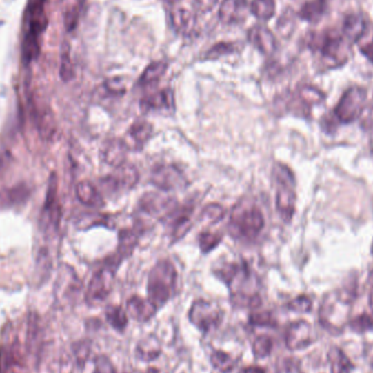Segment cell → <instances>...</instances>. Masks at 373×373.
I'll use <instances>...</instances> for the list:
<instances>
[{"mask_svg": "<svg viewBox=\"0 0 373 373\" xmlns=\"http://www.w3.org/2000/svg\"><path fill=\"white\" fill-rule=\"evenodd\" d=\"M144 373H159V370H157V369L151 368V369H149V370L146 371V372H144Z\"/></svg>", "mask_w": 373, "mask_h": 373, "instance_id": "49", "label": "cell"}, {"mask_svg": "<svg viewBox=\"0 0 373 373\" xmlns=\"http://www.w3.org/2000/svg\"><path fill=\"white\" fill-rule=\"evenodd\" d=\"M43 222L48 226H58L61 219V211L57 204V179L55 174L50 176L48 183V196L45 199L42 211Z\"/></svg>", "mask_w": 373, "mask_h": 373, "instance_id": "19", "label": "cell"}, {"mask_svg": "<svg viewBox=\"0 0 373 373\" xmlns=\"http://www.w3.org/2000/svg\"><path fill=\"white\" fill-rule=\"evenodd\" d=\"M350 329L357 333H363L373 329V318L369 314H361L350 322Z\"/></svg>", "mask_w": 373, "mask_h": 373, "instance_id": "38", "label": "cell"}, {"mask_svg": "<svg viewBox=\"0 0 373 373\" xmlns=\"http://www.w3.org/2000/svg\"><path fill=\"white\" fill-rule=\"evenodd\" d=\"M151 183L162 191L179 190L188 185L183 170L174 164L155 165L152 168Z\"/></svg>", "mask_w": 373, "mask_h": 373, "instance_id": "10", "label": "cell"}, {"mask_svg": "<svg viewBox=\"0 0 373 373\" xmlns=\"http://www.w3.org/2000/svg\"><path fill=\"white\" fill-rule=\"evenodd\" d=\"M298 97L307 108H310L311 105L319 104L324 99L323 93L313 86H303V89L299 90Z\"/></svg>", "mask_w": 373, "mask_h": 373, "instance_id": "35", "label": "cell"}, {"mask_svg": "<svg viewBox=\"0 0 373 373\" xmlns=\"http://www.w3.org/2000/svg\"><path fill=\"white\" fill-rule=\"evenodd\" d=\"M288 308L294 312H309L312 309V301L308 296L301 295L288 303Z\"/></svg>", "mask_w": 373, "mask_h": 373, "instance_id": "39", "label": "cell"}, {"mask_svg": "<svg viewBox=\"0 0 373 373\" xmlns=\"http://www.w3.org/2000/svg\"><path fill=\"white\" fill-rule=\"evenodd\" d=\"M367 102V91L361 86H352L339 99L334 108L337 119L342 123H350L361 117Z\"/></svg>", "mask_w": 373, "mask_h": 373, "instance_id": "7", "label": "cell"}, {"mask_svg": "<svg viewBox=\"0 0 373 373\" xmlns=\"http://www.w3.org/2000/svg\"><path fill=\"white\" fill-rule=\"evenodd\" d=\"M168 63H165V61H159L150 63L139 79V84L142 86H148L157 83L163 78V76L168 71Z\"/></svg>", "mask_w": 373, "mask_h": 373, "instance_id": "29", "label": "cell"}, {"mask_svg": "<svg viewBox=\"0 0 373 373\" xmlns=\"http://www.w3.org/2000/svg\"><path fill=\"white\" fill-rule=\"evenodd\" d=\"M265 226L263 213L256 204L237 203L230 213L228 230L239 241H252Z\"/></svg>", "mask_w": 373, "mask_h": 373, "instance_id": "3", "label": "cell"}, {"mask_svg": "<svg viewBox=\"0 0 373 373\" xmlns=\"http://www.w3.org/2000/svg\"><path fill=\"white\" fill-rule=\"evenodd\" d=\"M327 359L331 373H350L355 369V365H352L345 352L336 346L330 348Z\"/></svg>", "mask_w": 373, "mask_h": 373, "instance_id": "27", "label": "cell"}, {"mask_svg": "<svg viewBox=\"0 0 373 373\" xmlns=\"http://www.w3.org/2000/svg\"><path fill=\"white\" fill-rule=\"evenodd\" d=\"M162 348H161V343L155 336L144 337L137 345L136 356L140 361L150 363V361H155L161 355Z\"/></svg>", "mask_w": 373, "mask_h": 373, "instance_id": "26", "label": "cell"}, {"mask_svg": "<svg viewBox=\"0 0 373 373\" xmlns=\"http://www.w3.org/2000/svg\"><path fill=\"white\" fill-rule=\"evenodd\" d=\"M129 145L121 138H112L103 144L101 149V159L103 162L112 168H119L125 164L128 155Z\"/></svg>", "mask_w": 373, "mask_h": 373, "instance_id": "16", "label": "cell"}, {"mask_svg": "<svg viewBox=\"0 0 373 373\" xmlns=\"http://www.w3.org/2000/svg\"><path fill=\"white\" fill-rule=\"evenodd\" d=\"M76 194L79 201L91 208H103L105 202L102 194L93 183L88 181H80L76 187Z\"/></svg>", "mask_w": 373, "mask_h": 373, "instance_id": "24", "label": "cell"}, {"mask_svg": "<svg viewBox=\"0 0 373 373\" xmlns=\"http://www.w3.org/2000/svg\"><path fill=\"white\" fill-rule=\"evenodd\" d=\"M273 350V341L268 335H260L254 339L252 344V352L259 359H263L271 355Z\"/></svg>", "mask_w": 373, "mask_h": 373, "instance_id": "34", "label": "cell"}, {"mask_svg": "<svg viewBox=\"0 0 373 373\" xmlns=\"http://www.w3.org/2000/svg\"><path fill=\"white\" fill-rule=\"evenodd\" d=\"M369 305H370L371 310L373 312V285L371 288L370 294H369Z\"/></svg>", "mask_w": 373, "mask_h": 373, "instance_id": "48", "label": "cell"}, {"mask_svg": "<svg viewBox=\"0 0 373 373\" xmlns=\"http://www.w3.org/2000/svg\"><path fill=\"white\" fill-rule=\"evenodd\" d=\"M127 314L133 319L134 321L144 323L151 320L157 313V308L154 303L150 301L149 298L132 296L127 301Z\"/></svg>", "mask_w": 373, "mask_h": 373, "instance_id": "20", "label": "cell"}, {"mask_svg": "<svg viewBox=\"0 0 373 373\" xmlns=\"http://www.w3.org/2000/svg\"><path fill=\"white\" fill-rule=\"evenodd\" d=\"M249 321L252 325L262 326V327L276 326V320L269 311H256V312L251 313Z\"/></svg>", "mask_w": 373, "mask_h": 373, "instance_id": "36", "label": "cell"}, {"mask_svg": "<svg viewBox=\"0 0 373 373\" xmlns=\"http://www.w3.org/2000/svg\"><path fill=\"white\" fill-rule=\"evenodd\" d=\"M140 108L143 112L170 110L174 108V94L172 90L164 89L142 97Z\"/></svg>", "mask_w": 373, "mask_h": 373, "instance_id": "21", "label": "cell"}, {"mask_svg": "<svg viewBox=\"0 0 373 373\" xmlns=\"http://www.w3.org/2000/svg\"><path fill=\"white\" fill-rule=\"evenodd\" d=\"M248 41L253 48L265 56L274 54L277 48L276 39L271 30L261 24H256L248 31Z\"/></svg>", "mask_w": 373, "mask_h": 373, "instance_id": "15", "label": "cell"}, {"mask_svg": "<svg viewBox=\"0 0 373 373\" xmlns=\"http://www.w3.org/2000/svg\"><path fill=\"white\" fill-rule=\"evenodd\" d=\"M371 365H372V368H373V358H372V361H371Z\"/></svg>", "mask_w": 373, "mask_h": 373, "instance_id": "51", "label": "cell"}, {"mask_svg": "<svg viewBox=\"0 0 373 373\" xmlns=\"http://www.w3.org/2000/svg\"><path fill=\"white\" fill-rule=\"evenodd\" d=\"M3 373H23V369L18 361L13 359L12 357H9L6 359Z\"/></svg>", "mask_w": 373, "mask_h": 373, "instance_id": "44", "label": "cell"}, {"mask_svg": "<svg viewBox=\"0 0 373 373\" xmlns=\"http://www.w3.org/2000/svg\"><path fill=\"white\" fill-rule=\"evenodd\" d=\"M361 52L371 63H373V39L361 46Z\"/></svg>", "mask_w": 373, "mask_h": 373, "instance_id": "46", "label": "cell"}, {"mask_svg": "<svg viewBox=\"0 0 373 373\" xmlns=\"http://www.w3.org/2000/svg\"><path fill=\"white\" fill-rule=\"evenodd\" d=\"M127 136L134 144V149L142 150L153 136V125L144 119H138L129 127Z\"/></svg>", "mask_w": 373, "mask_h": 373, "instance_id": "25", "label": "cell"}, {"mask_svg": "<svg viewBox=\"0 0 373 373\" xmlns=\"http://www.w3.org/2000/svg\"><path fill=\"white\" fill-rule=\"evenodd\" d=\"M250 12L247 0H223L219 7V19L224 24H238L245 21Z\"/></svg>", "mask_w": 373, "mask_h": 373, "instance_id": "17", "label": "cell"}, {"mask_svg": "<svg viewBox=\"0 0 373 373\" xmlns=\"http://www.w3.org/2000/svg\"><path fill=\"white\" fill-rule=\"evenodd\" d=\"M211 363L219 372H230L237 365V359L223 350H214L211 354Z\"/></svg>", "mask_w": 373, "mask_h": 373, "instance_id": "32", "label": "cell"}, {"mask_svg": "<svg viewBox=\"0 0 373 373\" xmlns=\"http://www.w3.org/2000/svg\"><path fill=\"white\" fill-rule=\"evenodd\" d=\"M61 76L65 81H69L73 77L72 65H71L70 57L68 54L65 52L63 55V61H61Z\"/></svg>", "mask_w": 373, "mask_h": 373, "instance_id": "43", "label": "cell"}, {"mask_svg": "<svg viewBox=\"0 0 373 373\" xmlns=\"http://www.w3.org/2000/svg\"><path fill=\"white\" fill-rule=\"evenodd\" d=\"M166 1H168V3H177V1H181V0H166Z\"/></svg>", "mask_w": 373, "mask_h": 373, "instance_id": "50", "label": "cell"}, {"mask_svg": "<svg viewBox=\"0 0 373 373\" xmlns=\"http://www.w3.org/2000/svg\"><path fill=\"white\" fill-rule=\"evenodd\" d=\"M93 373H117V370L106 356H99L94 361Z\"/></svg>", "mask_w": 373, "mask_h": 373, "instance_id": "41", "label": "cell"}, {"mask_svg": "<svg viewBox=\"0 0 373 373\" xmlns=\"http://www.w3.org/2000/svg\"><path fill=\"white\" fill-rule=\"evenodd\" d=\"M199 247L202 252L209 253L219 247L223 241V236L219 232H202L198 237Z\"/></svg>", "mask_w": 373, "mask_h": 373, "instance_id": "33", "label": "cell"}, {"mask_svg": "<svg viewBox=\"0 0 373 373\" xmlns=\"http://www.w3.org/2000/svg\"><path fill=\"white\" fill-rule=\"evenodd\" d=\"M189 320L203 333L216 329L223 320V311L216 303L198 299L191 305Z\"/></svg>", "mask_w": 373, "mask_h": 373, "instance_id": "8", "label": "cell"}, {"mask_svg": "<svg viewBox=\"0 0 373 373\" xmlns=\"http://www.w3.org/2000/svg\"><path fill=\"white\" fill-rule=\"evenodd\" d=\"M116 270L114 266L106 264L93 275L86 290V303L97 305L106 301L114 286Z\"/></svg>", "mask_w": 373, "mask_h": 373, "instance_id": "9", "label": "cell"}, {"mask_svg": "<svg viewBox=\"0 0 373 373\" xmlns=\"http://www.w3.org/2000/svg\"><path fill=\"white\" fill-rule=\"evenodd\" d=\"M178 273L175 265L163 259L155 263L148 279V295L157 309L166 305L175 295Z\"/></svg>", "mask_w": 373, "mask_h": 373, "instance_id": "2", "label": "cell"}, {"mask_svg": "<svg viewBox=\"0 0 373 373\" xmlns=\"http://www.w3.org/2000/svg\"><path fill=\"white\" fill-rule=\"evenodd\" d=\"M44 1L45 0H30L29 10L26 13L28 17V31L23 43L24 57L26 61H30L35 57L39 52L37 39L41 32L44 29Z\"/></svg>", "mask_w": 373, "mask_h": 373, "instance_id": "6", "label": "cell"}, {"mask_svg": "<svg viewBox=\"0 0 373 373\" xmlns=\"http://www.w3.org/2000/svg\"><path fill=\"white\" fill-rule=\"evenodd\" d=\"M105 90L114 97H121L125 93V85L121 78H112L105 82Z\"/></svg>", "mask_w": 373, "mask_h": 373, "instance_id": "40", "label": "cell"}, {"mask_svg": "<svg viewBox=\"0 0 373 373\" xmlns=\"http://www.w3.org/2000/svg\"><path fill=\"white\" fill-rule=\"evenodd\" d=\"M273 179L276 189V210L285 223H290L296 211V181L290 168L276 163L273 168Z\"/></svg>", "mask_w": 373, "mask_h": 373, "instance_id": "4", "label": "cell"}, {"mask_svg": "<svg viewBox=\"0 0 373 373\" xmlns=\"http://www.w3.org/2000/svg\"><path fill=\"white\" fill-rule=\"evenodd\" d=\"M329 1L330 0H309L307 3H303L298 14L305 21H319L325 13Z\"/></svg>", "mask_w": 373, "mask_h": 373, "instance_id": "28", "label": "cell"}, {"mask_svg": "<svg viewBox=\"0 0 373 373\" xmlns=\"http://www.w3.org/2000/svg\"><path fill=\"white\" fill-rule=\"evenodd\" d=\"M367 22L363 17L352 13L345 18L342 33L348 43L352 44L363 39L367 31Z\"/></svg>", "mask_w": 373, "mask_h": 373, "instance_id": "23", "label": "cell"}, {"mask_svg": "<svg viewBox=\"0 0 373 373\" xmlns=\"http://www.w3.org/2000/svg\"><path fill=\"white\" fill-rule=\"evenodd\" d=\"M316 341V331L305 320L292 322L285 331V343L290 350H305Z\"/></svg>", "mask_w": 373, "mask_h": 373, "instance_id": "12", "label": "cell"}, {"mask_svg": "<svg viewBox=\"0 0 373 373\" xmlns=\"http://www.w3.org/2000/svg\"><path fill=\"white\" fill-rule=\"evenodd\" d=\"M139 204L146 214L155 215L162 221L178 203L174 199L163 196L159 193L148 192L143 194Z\"/></svg>", "mask_w": 373, "mask_h": 373, "instance_id": "14", "label": "cell"}, {"mask_svg": "<svg viewBox=\"0 0 373 373\" xmlns=\"http://www.w3.org/2000/svg\"><path fill=\"white\" fill-rule=\"evenodd\" d=\"M140 235H141V230H138L134 228L121 230L118 234L117 252H116L115 258H112L110 263L118 268L123 259L131 256V253L138 245Z\"/></svg>", "mask_w": 373, "mask_h": 373, "instance_id": "18", "label": "cell"}, {"mask_svg": "<svg viewBox=\"0 0 373 373\" xmlns=\"http://www.w3.org/2000/svg\"><path fill=\"white\" fill-rule=\"evenodd\" d=\"M139 179L140 176L136 166L125 162L119 168H116L112 174L103 178L101 183L105 191L115 193L121 190H131L136 187Z\"/></svg>", "mask_w": 373, "mask_h": 373, "instance_id": "11", "label": "cell"}, {"mask_svg": "<svg viewBox=\"0 0 373 373\" xmlns=\"http://www.w3.org/2000/svg\"><path fill=\"white\" fill-rule=\"evenodd\" d=\"M217 3H219V0H196L199 9L203 11V12H208V11L212 10L216 6Z\"/></svg>", "mask_w": 373, "mask_h": 373, "instance_id": "45", "label": "cell"}, {"mask_svg": "<svg viewBox=\"0 0 373 373\" xmlns=\"http://www.w3.org/2000/svg\"><path fill=\"white\" fill-rule=\"evenodd\" d=\"M372 253H373V245H372Z\"/></svg>", "mask_w": 373, "mask_h": 373, "instance_id": "52", "label": "cell"}, {"mask_svg": "<svg viewBox=\"0 0 373 373\" xmlns=\"http://www.w3.org/2000/svg\"><path fill=\"white\" fill-rule=\"evenodd\" d=\"M192 206L177 205L168 213L162 222L164 223L170 232L172 241H181V238L189 232L191 228V215H192Z\"/></svg>", "mask_w": 373, "mask_h": 373, "instance_id": "13", "label": "cell"}, {"mask_svg": "<svg viewBox=\"0 0 373 373\" xmlns=\"http://www.w3.org/2000/svg\"><path fill=\"white\" fill-rule=\"evenodd\" d=\"M313 50H319L329 68H337L347 63L350 45L343 33L336 30H326L313 37L310 43Z\"/></svg>", "mask_w": 373, "mask_h": 373, "instance_id": "5", "label": "cell"}, {"mask_svg": "<svg viewBox=\"0 0 373 373\" xmlns=\"http://www.w3.org/2000/svg\"><path fill=\"white\" fill-rule=\"evenodd\" d=\"M225 209L221 204L212 203L206 206L205 209L202 211V219L208 222L215 223L219 222L224 217Z\"/></svg>", "mask_w": 373, "mask_h": 373, "instance_id": "37", "label": "cell"}, {"mask_svg": "<svg viewBox=\"0 0 373 373\" xmlns=\"http://www.w3.org/2000/svg\"><path fill=\"white\" fill-rule=\"evenodd\" d=\"M170 21L178 34L189 35L196 29V14L188 9L178 8L172 10L170 13Z\"/></svg>", "mask_w": 373, "mask_h": 373, "instance_id": "22", "label": "cell"}, {"mask_svg": "<svg viewBox=\"0 0 373 373\" xmlns=\"http://www.w3.org/2000/svg\"><path fill=\"white\" fill-rule=\"evenodd\" d=\"M235 48L232 46V44L230 43H219V44L215 45L211 50L208 52L206 54V57L208 58H217L221 57V56L228 55L230 52H234Z\"/></svg>", "mask_w": 373, "mask_h": 373, "instance_id": "42", "label": "cell"}, {"mask_svg": "<svg viewBox=\"0 0 373 373\" xmlns=\"http://www.w3.org/2000/svg\"><path fill=\"white\" fill-rule=\"evenodd\" d=\"M214 274L228 285L232 303L239 307L258 308L261 297L256 290V276L247 262L223 263L214 270Z\"/></svg>", "mask_w": 373, "mask_h": 373, "instance_id": "1", "label": "cell"}, {"mask_svg": "<svg viewBox=\"0 0 373 373\" xmlns=\"http://www.w3.org/2000/svg\"><path fill=\"white\" fill-rule=\"evenodd\" d=\"M238 373H265V371L259 367H248V368L243 369Z\"/></svg>", "mask_w": 373, "mask_h": 373, "instance_id": "47", "label": "cell"}, {"mask_svg": "<svg viewBox=\"0 0 373 373\" xmlns=\"http://www.w3.org/2000/svg\"><path fill=\"white\" fill-rule=\"evenodd\" d=\"M250 12L260 20L269 21L276 12V3L275 0H252Z\"/></svg>", "mask_w": 373, "mask_h": 373, "instance_id": "30", "label": "cell"}, {"mask_svg": "<svg viewBox=\"0 0 373 373\" xmlns=\"http://www.w3.org/2000/svg\"><path fill=\"white\" fill-rule=\"evenodd\" d=\"M105 316L108 323L117 331H123L128 325V314L121 305H108Z\"/></svg>", "mask_w": 373, "mask_h": 373, "instance_id": "31", "label": "cell"}]
</instances>
